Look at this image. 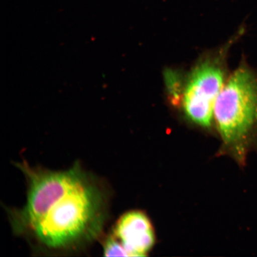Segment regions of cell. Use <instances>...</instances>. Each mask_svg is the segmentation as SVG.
Listing matches in <instances>:
<instances>
[{
	"mask_svg": "<svg viewBox=\"0 0 257 257\" xmlns=\"http://www.w3.org/2000/svg\"><path fill=\"white\" fill-rule=\"evenodd\" d=\"M28 182L27 200L9 210L13 229L43 248L65 250L97 238L107 218V196L78 163L63 171L20 166Z\"/></svg>",
	"mask_w": 257,
	"mask_h": 257,
	"instance_id": "obj_1",
	"label": "cell"
},
{
	"mask_svg": "<svg viewBox=\"0 0 257 257\" xmlns=\"http://www.w3.org/2000/svg\"><path fill=\"white\" fill-rule=\"evenodd\" d=\"M213 116L223 142L242 159L257 127V69L242 63L218 95Z\"/></svg>",
	"mask_w": 257,
	"mask_h": 257,
	"instance_id": "obj_2",
	"label": "cell"
},
{
	"mask_svg": "<svg viewBox=\"0 0 257 257\" xmlns=\"http://www.w3.org/2000/svg\"><path fill=\"white\" fill-rule=\"evenodd\" d=\"M226 82L219 58H208L193 69L182 95L183 110L189 119L202 127L210 126L215 103Z\"/></svg>",
	"mask_w": 257,
	"mask_h": 257,
	"instance_id": "obj_3",
	"label": "cell"
},
{
	"mask_svg": "<svg viewBox=\"0 0 257 257\" xmlns=\"http://www.w3.org/2000/svg\"><path fill=\"white\" fill-rule=\"evenodd\" d=\"M126 252L127 256H143L152 248L155 236L149 218L142 212L124 214L110 235Z\"/></svg>",
	"mask_w": 257,
	"mask_h": 257,
	"instance_id": "obj_4",
	"label": "cell"
}]
</instances>
